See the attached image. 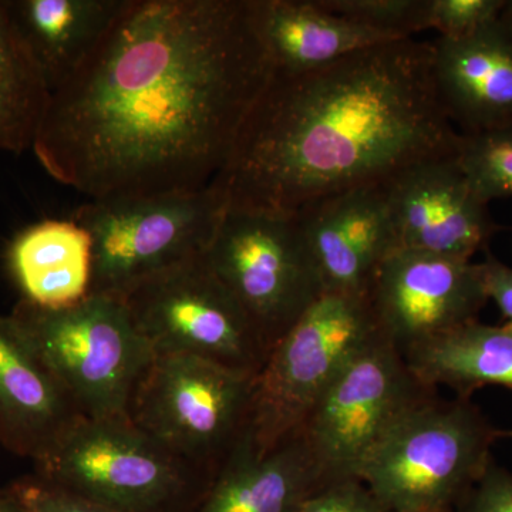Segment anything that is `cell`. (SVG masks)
<instances>
[{"mask_svg":"<svg viewBox=\"0 0 512 512\" xmlns=\"http://www.w3.org/2000/svg\"><path fill=\"white\" fill-rule=\"evenodd\" d=\"M272 73L252 0H127L50 93L32 150L89 201L204 190Z\"/></svg>","mask_w":512,"mask_h":512,"instance_id":"1","label":"cell"},{"mask_svg":"<svg viewBox=\"0 0 512 512\" xmlns=\"http://www.w3.org/2000/svg\"><path fill=\"white\" fill-rule=\"evenodd\" d=\"M458 138L437 92L433 42L396 40L318 69H274L212 185L228 210L295 215L454 156Z\"/></svg>","mask_w":512,"mask_h":512,"instance_id":"2","label":"cell"},{"mask_svg":"<svg viewBox=\"0 0 512 512\" xmlns=\"http://www.w3.org/2000/svg\"><path fill=\"white\" fill-rule=\"evenodd\" d=\"M495 427L471 397L421 404L380 443L359 478L390 512H454L494 460Z\"/></svg>","mask_w":512,"mask_h":512,"instance_id":"3","label":"cell"},{"mask_svg":"<svg viewBox=\"0 0 512 512\" xmlns=\"http://www.w3.org/2000/svg\"><path fill=\"white\" fill-rule=\"evenodd\" d=\"M10 316L84 419L128 417L133 394L156 355L123 298L92 293L64 309L20 299Z\"/></svg>","mask_w":512,"mask_h":512,"instance_id":"4","label":"cell"},{"mask_svg":"<svg viewBox=\"0 0 512 512\" xmlns=\"http://www.w3.org/2000/svg\"><path fill=\"white\" fill-rule=\"evenodd\" d=\"M380 336L369 296L323 293L255 375L245 431L256 453L298 436L333 380Z\"/></svg>","mask_w":512,"mask_h":512,"instance_id":"5","label":"cell"},{"mask_svg":"<svg viewBox=\"0 0 512 512\" xmlns=\"http://www.w3.org/2000/svg\"><path fill=\"white\" fill-rule=\"evenodd\" d=\"M36 474L123 512H192L214 477L121 419L80 420Z\"/></svg>","mask_w":512,"mask_h":512,"instance_id":"6","label":"cell"},{"mask_svg":"<svg viewBox=\"0 0 512 512\" xmlns=\"http://www.w3.org/2000/svg\"><path fill=\"white\" fill-rule=\"evenodd\" d=\"M225 210L214 185L80 205L73 220L93 238L92 293L121 298L151 276L204 255Z\"/></svg>","mask_w":512,"mask_h":512,"instance_id":"7","label":"cell"},{"mask_svg":"<svg viewBox=\"0 0 512 512\" xmlns=\"http://www.w3.org/2000/svg\"><path fill=\"white\" fill-rule=\"evenodd\" d=\"M255 375L185 355H157L128 419L192 467L215 477L244 433Z\"/></svg>","mask_w":512,"mask_h":512,"instance_id":"8","label":"cell"},{"mask_svg":"<svg viewBox=\"0 0 512 512\" xmlns=\"http://www.w3.org/2000/svg\"><path fill=\"white\" fill-rule=\"evenodd\" d=\"M437 397L383 336L333 380L299 436L323 483L359 478L373 451L414 409Z\"/></svg>","mask_w":512,"mask_h":512,"instance_id":"9","label":"cell"},{"mask_svg":"<svg viewBox=\"0 0 512 512\" xmlns=\"http://www.w3.org/2000/svg\"><path fill=\"white\" fill-rule=\"evenodd\" d=\"M204 258L269 352L325 293L295 215L227 208Z\"/></svg>","mask_w":512,"mask_h":512,"instance_id":"10","label":"cell"},{"mask_svg":"<svg viewBox=\"0 0 512 512\" xmlns=\"http://www.w3.org/2000/svg\"><path fill=\"white\" fill-rule=\"evenodd\" d=\"M121 298L156 356H195L252 375L268 359L258 329L204 255L151 276Z\"/></svg>","mask_w":512,"mask_h":512,"instance_id":"11","label":"cell"},{"mask_svg":"<svg viewBox=\"0 0 512 512\" xmlns=\"http://www.w3.org/2000/svg\"><path fill=\"white\" fill-rule=\"evenodd\" d=\"M367 296L380 333L402 355L476 322L488 302L481 264L410 249L384 259Z\"/></svg>","mask_w":512,"mask_h":512,"instance_id":"12","label":"cell"},{"mask_svg":"<svg viewBox=\"0 0 512 512\" xmlns=\"http://www.w3.org/2000/svg\"><path fill=\"white\" fill-rule=\"evenodd\" d=\"M383 184L397 249L471 261L498 231L456 154L409 165Z\"/></svg>","mask_w":512,"mask_h":512,"instance_id":"13","label":"cell"},{"mask_svg":"<svg viewBox=\"0 0 512 512\" xmlns=\"http://www.w3.org/2000/svg\"><path fill=\"white\" fill-rule=\"evenodd\" d=\"M295 217L325 293L367 295L380 264L397 249L383 183L329 195Z\"/></svg>","mask_w":512,"mask_h":512,"instance_id":"14","label":"cell"},{"mask_svg":"<svg viewBox=\"0 0 512 512\" xmlns=\"http://www.w3.org/2000/svg\"><path fill=\"white\" fill-rule=\"evenodd\" d=\"M10 315H0V444L39 463L83 420Z\"/></svg>","mask_w":512,"mask_h":512,"instance_id":"15","label":"cell"},{"mask_svg":"<svg viewBox=\"0 0 512 512\" xmlns=\"http://www.w3.org/2000/svg\"><path fill=\"white\" fill-rule=\"evenodd\" d=\"M434 79L464 133L512 123V33L500 19L461 39L433 42Z\"/></svg>","mask_w":512,"mask_h":512,"instance_id":"16","label":"cell"},{"mask_svg":"<svg viewBox=\"0 0 512 512\" xmlns=\"http://www.w3.org/2000/svg\"><path fill=\"white\" fill-rule=\"evenodd\" d=\"M323 484L299 434L259 456L244 430L192 512H296Z\"/></svg>","mask_w":512,"mask_h":512,"instance_id":"17","label":"cell"},{"mask_svg":"<svg viewBox=\"0 0 512 512\" xmlns=\"http://www.w3.org/2000/svg\"><path fill=\"white\" fill-rule=\"evenodd\" d=\"M256 33L275 70L305 72L403 40L320 8L316 0H252Z\"/></svg>","mask_w":512,"mask_h":512,"instance_id":"18","label":"cell"},{"mask_svg":"<svg viewBox=\"0 0 512 512\" xmlns=\"http://www.w3.org/2000/svg\"><path fill=\"white\" fill-rule=\"evenodd\" d=\"M6 264L23 301L64 309L92 293L93 238L76 220H45L20 231Z\"/></svg>","mask_w":512,"mask_h":512,"instance_id":"19","label":"cell"},{"mask_svg":"<svg viewBox=\"0 0 512 512\" xmlns=\"http://www.w3.org/2000/svg\"><path fill=\"white\" fill-rule=\"evenodd\" d=\"M127 0H8L33 59L55 92L90 56Z\"/></svg>","mask_w":512,"mask_h":512,"instance_id":"20","label":"cell"},{"mask_svg":"<svg viewBox=\"0 0 512 512\" xmlns=\"http://www.w3.org/2000/svg\"><path fill=\"white\" fill-rule=\"evenodd\" d=\"M413 375L426 386L450 387L471 397L487 386L512 390V329L467 323L403 353Z\"/></svg>","mask_w":512,"mask_h":512,"instance_id":"21","label":"cell"},{"mask_svg":"<svg viewBox=\"0 0 512 512\" xmlns=\"http://www.w3.org/2000/svg\"><path fill=\"white\" fill-rule=\"evenodd\" d=\"M49 97L8 0H0V151L22 154L33 147Z\"/></svg>","mask_w":512,"mask_h":512,"instance_id":"22","label":"cell"},{"mask_svg":"<svg viewBox=\"0 0 512 512\" xmlns=\"http://www.w3.org/2000/svg\"><path fill=\"white\" fill-rule=\"evenodd\" d=\"M456 161L485 204L512 197V123L461 133Z\"/></svg>","mask_w":512,"mask_h":512,"instance_id":"23","label":"cell"},{"mask_svg":"<svg viewBox=\"0 0 512 512\" xmlns=\"http://www.w3.org/2000/svg\"><path fill=\"white\" fill-rule=\"evenodd\" d=\"M320 8L359 25L412 39L429 29L430 0H316Z\"/></svg>","mask_w":512,"mask_h":512,"instance_id":"24","label":"cell"},{"mask_svg":"<svg viewBox=\"0 0 512 512\" xmlns=\"http://www.w3.org/2000/svg\"><path fill=\"white\" fill-rule=\"evenodd\" d=\"M505 0H430L429 29L461 39L500 19Z\"/></svg>","mask_w":512,"mask_h":512,"instance_id":"25","label":"cell"},{"mask_svg":"<svg viewBox=\"0 0 512 512\" xmlns=\"http://www.w3.org/2000/svg\"><path fill=\"white\" fill-rule=\"evenodd\" d=\"M8 488L29 512H123L70 493L36 473Z\"/></svg>","mask_w":512,"mask_h":512,"instance_id":"26","label":"cell"},{"mask_svg":"<svg viewBox=\"0 0 512 512\" xmlns=\"http://www.w3.org/2000/svg\"><path fill=\"white\" fill-rule=\"evenodd\" d=\"M296 512H390L360 478L323 484Z\"/></svg>","mask_w":512,"mask_h":512,"instance_id":"27","label":"cell"},{"mask_svg":"<svg viewBox=\"0 0 512 512\" xmlns=\"http://www.w3.org/2000/svg\"><path fill=\"white\" fill-rule=\"evenodd\" d=\"M454 512H512V471L491 461Z\"/></svg>","mask_w":512,"mask_h":512,"instance_id":"28","label":"cell"},{"mask_svg":"<svg viewBox=\"0 0 512 512\" xmlns=\"http://www.w3.org/2000/svg\"><path fill=\"white\" fill-rule=\"evenodd\" d=\"M484 284L488 301H494L505 319V326L512 329V268L487 254L483 262Z\"/></svg>","mask_w":512,"mask_h":512,"instance_id":"29","label":"cell"},{"mask_svg":"<svg viewBox=\"0 0 512 512\" xmlns=\"http://www.w3.org/2000/svg\"><path fill=\"white\" fill-rule=\"evenodd\" d=\"M0 512H29L9 488H0Z\"/></svg>","mask_w":512,"mask_h":512,"instance_id":"30","label":"cell"},{"mask_svg":"<svg viewBox=\"0 0 512 512\" xmlns=\"http://www.w3.org/2000/svg\"><path fill=\"white\" fill-rule=\"evenodd\" d=\"M500 20L512 33V0H505V6L503 12H501Z\"/></svg>","mask_w":512,"mask_h":512,"instance_id":"31","label":"cell"},{"mask_svg":"<svg viewBox=\"0 0 512 512\" xmlns=\"http://www.w3.org/2000/svg\"><path fill=\"white\" fill-rule=\"evenodd\" d=\"M439 512H451V511H439Z\"/></svg>","mask_w":512,"mask_h":512,"instance_id":"32","label":"cell"}]
</instances>
